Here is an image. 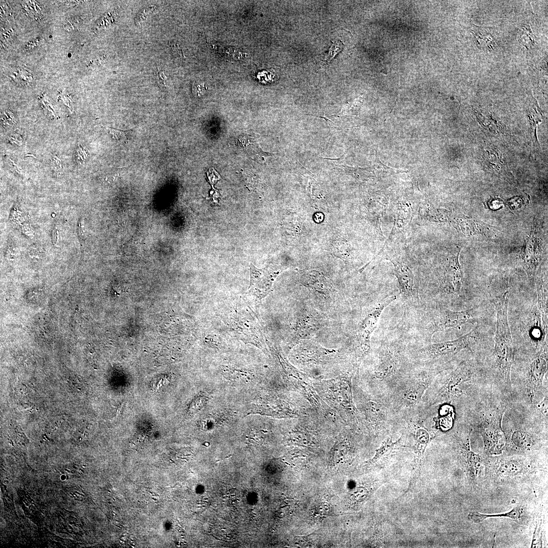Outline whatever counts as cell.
<instances>
[{
    "instance_id": "cell-28",
    "label": "cell",
    "mask_w": 548,
    "mask_h": 548,
    "mask_svg": "<svg viewBox=\"0 0 548 548\" xmlns=\"http://www.w3.org/2000/svg\"><path fill=\"white\" fill-rule=\"evenodd\" d=\"M151 10H152V9L148 10L147 9H145L140 12L137 17V18L139 20V21L140 22L144 20Z\"/></svg>"
},
{
    "instance_id": "cell-30",
    "label": "cell",
    "mask_w": 548,
    "mask_h": 548,
    "mask_svg": "<svg viewBox=\"0 0 548 548\" xmlns=\"http://www.w3.org/2000/svg\"><path fill=\"white\" fill-rule=\"evenodd\" d=\"M151 498H152V499L154 500L155 501H156V500H157V499H155V498H153V497H151Z\"/></svg>"
},
{
    "instance_id": "cell-8",
    "label": "cell",
    "mask_w": 548,
    "mask_h": 548,
    "mask_svg": "<svg viewBox=\"0 0 548 548\" xmlns=\"http://www.w3.org/2000/svg\"><path fill=\"white\" fill-rule=\"evenodd\" d=\"M478 313L476 308L454 311H442L435 320L433 333L450 328H457L466 324L473 325L478 322Z\"/></svg>"
},
{
    "instance_id": "cell-1",
    "label": "cell",
    "mask_w": 548,
    "mask_h": 548,
    "mask_svg": "<svg viewBox=\"0 0 548 548\" xmlns=\"http://www.w3.org/2000/svg\"><path fill=\"white\" fill-rule=\"evenodd\" d=\"M441 372L423 397L422 402L426 409L466 398L476 387L477 377L474 365L471 361H462L452 370L442 374Z\"/></svg>"
},
{
    "instance_id": "cell-16",
    "label": "cell",
    "mask_w": 548,
    "mask_h": 548,
    "mask_svg": "<svg viewBox=\"0 0 548 548\" xmlns=\"http://www.w3.org/2000/svg\"><path fill=\"white\" fill-rule=\"evenodd\" d=\"M532 437L527 432L515 429L505 438V446L513 451L530 450L534 444Z\"/></svg>"
},
{
    "instance_id": "cell-21",
    "label": "cell",
    "mask_w": 548,
    "mask_h": 548,
    "mask_svg": "<svg viewBox=\"0 0 548 548\" xmlns=\"http://www.w3.org/2000/svg\"><path fill=\"white\" fill-rule=\"evenodd\" d=\"M344 44L339 40H336L333 42L332 44L329 49L328 52L326 54L324 59L328 61H330L332 58L339 53L343 48Z\"/></svg>"
},
{
    "instance_id": "cell-29",
    "label": "cell",
    "mask_w": 548,
    "mask_h": 548,
    "mask_svg": "<svg viewBox=\"0 0 548 548\" xmlns=\"http://www.w3.org/2000/svg\"><path fill=\"white\" fill-rule=\"evenodd\" d=\"M58 233L57 230H55V229L53 230V242L55 244L58 243V240L57 239V238H56V237H58Z\"/></svg>"
},
{
    "instance_id": "cell-7",
    "label": "cell",
    "mask_w": 548,
    "mask_h": 548,
    "mask_svg": "<svg viewBox=\"0 0 548 548\" xmlns=\"http://www.w3.org/2000/svg\"><path fill=\"white\" fill-rule=\"evenodd\" d=\"M547 372V344H544L531 361L525 383L526 394L532 405L539 401V394Z\"/></svg>"
},
{
    "instance_id": "cell-9",
    "label": "cell",
    "mask_w": 548,
    "mask_h": 548,
    "mask_svg": "<svg viewBox=\"0 0 548 548\" xmlns=\"http://www.w3.org/2000/svg\"><path fill=\"white\" fill-rule=\"evenodd\" d=\"M393 264L397 279L400 294L404 300L412 303L419 300V294L415 287L414 275L407 265L396 260L388 259Z\"/></svg>"
},
{
    "instance_id": "cell-22",
    "label": "cell",
    "mask_w": 548,
    "mask_h": 548,
    "mask_svg": "<svg viewBox=\"0 0 548 548\" xmlns=\"http://www.w3.org/2000/svg\"><path fill=\"white\" fill-rule=\"evenodd\" d=\"M107 129L109 131V133L110 134L112 138L114 140L124 142L128 139V133L127 131L115 129L110 127H107Z\"/></svg>"
},
{
    "instance_id": "cell-17",
    "label": "cell",
    "mask_w": 548,
    "mask_h": 548,
    "mask_svg": "<svg viewBox=\"0 0 548 548\" xmlns=\"http://www.w3.org/2000/svg\"><path fill=\"white\" fill-rule=\"evenodd\" d=\"M412 210L407 203H399L394 215V225L390 235L394 233L403 231L412 220Z\"/></svg>"
},
{
    "instance_id": "cell-10",
    "label": "cell",
    "mask_w": 548,
    "mask_h": 548,
    "mask_svg": "<svg viewBox=\"0 0 548 548\" xmlns=\"http://www.w3.org/2000/svg\"><path fill=\"white\" fill-rule=\"evenodd\" d=\"M396 299V296L392 295L378 302L362 322L359 330V338L366 350L369 348L370 335L375 328L383 311Z\"/></svg>"
},
{
    "instance_id": "cell-18",
    "label": "cell",
    "mask_w": 548,
    "mask_h": 548,
    "mask_svg": "<svg viewBox=\"0 0 548 548\" xmlns=\"http://www.w3.org/2000/svg\"><path fill=\"white\" fill-rule=\"evenodd\" d=\"M419 214L424 220L432 222H446L450 220L451 212L444 209L436 208L426 204L421 207Z\"/></svg>"
},
{
    "instance_id": "cell-14",
    "label": "cell",
    "mask_w": 548,
    "mask_h": 548,
    "mask_svg": "<svg viewBox=\"0 0 548 548\" xmlns=\"http://www.w3.org/2000/svg\"><path fill=\"white\" fill-rule=\"evenodd\" d=\"M270 285V284L265 271L257 269L251 264L249 287L250 292L259 298L263 297L267 293Z\"/></svg>"
},
{
    "instance_id": "cell-2",
    "label": "cell",
    "mask_w": 548,
    "mask_h": 548,
    "mask_svg": "<svg viewBox=\"0 0 548 548\" xmlns=\"http://www.w3.org/2000/svg\"><path fill=\"white\" fill-rule=\"evenodd\" d=\"M509 292L495 297L492 301L496 313L493 357L497 379L505 389L511 387V370L514 361L512 339L508 321Z\"/></svg>"
},
{
    "instance_id": "cell-5",
    "label": "cell",
    "mask_w": 548,
    "mask_h": 548,
    "mask_svg": "<svg viewBox=\"0 0 548 548\" xmlns=\"http://www.w3.org/2000/svg\"><path fill=\"white\" fill-rule=\"evenodd\" d=\"M475 341V333L473 329L453 340L427 345L416 352V357L423 362H435L452 357L463 350L472 351Z\"/></svg>"
},
{
    "instance_id": "cell-15",
    "label": "cell",
    "mask_w": 548,
    "mask_h": 548,
    "mask_svg": "<svg viewBox=\"0 0 548 548\" xmlns=\"http://www.w3.org/2000/svg\"><path fill=\"white\" fill-rule=\"evenodd\" d=\"M495 465L496 473L500 476H514L524 473L525 464L518 459H498Z\"/></svg>"
},
{
    "instance_id": "cell-4",
    "label": "cell",
    "mask_w": 548,
    "mask_h": 548,
    "mask_svg": "<svg viewBox=\"0 0 548 548\" xmlns=\"http://www.w3.org/2000/svg\"><path fill=\"white\" fill-rule=\"evenodd\" d=\"M474 426L483 437L485 451L490 455L501 453L505 446V434L502 430V420L505 407L501 403L484 401Z\"/></svg>"
},
{
    "instance_id": "cell-13",
    "label": "cell",
    "mask_w": 548,
    "mask_h": 548,
    "mask_svg": "<svg viewBox=\"0 0 548 548\" xmlns=\"http://www.w3.org/2000/svg\"><path fill=\"white\" fill-rule=\"evenodd\" d=\"M537 239L533 234L528 238L522 257L523 266L530 277L535 274L540 262Z\"/></svg>"
},
{
    "instance_id": "cell-3",
    "label": "cell",
    "mask_w": 548,
    "mask_h": 548,
    "mask_svg": "<svg viewBox=\"0 0 548 548\" xmlns=\"http://www.w3.org/2000/svg\"><path fill=\"white\" fill-rule=\"evenodd\" d=\"M442 371L425 370L406 373L385 395L399 415L416 410L429 387Z\"/></svg>"
},
{
    "instance_id": "cell-23",
    "label": "cell",
    "mask_w": 548,
    "mask_h": 548,
    "mask_svg": "<svg viewBox=\"0 0 548 548\" xmlns=\"http://www.w3.org/2000/svg\"><path fill=\"white\" fill-rule=\"evenodd\" d=\"M43 252V250L42 248L38 246H33L30 247L28 253L32 258H39Z\"/></svg>"
},
{
    "instance_id": "cell-19",
    "label": "cell",
    "mask_w": 548,
    "mask_h": 548,
    "mask_svg": "<svg viewBox=\"0 0 548 548\" xmlns=\"http://www.w3.org/2000/svg\"><path fill=\"white\" fill-rule=\"evenodd\" d=\"M523 515L522 509L516 506L510 511L496 515H485L477 511H471L468 514L469 519L476 524H480L487 518L492 517H508L515 521L520 519Z\"/></svg>"
},
{
    "instance_id": "cell-12",
    "label": "cell",
    "mask_w": 548,
    "mask_h": 548,
    "mask_svg": "<svg viewBox=\"0 0 548 548\" xmlns=\"http://www.w3.org/2000/svg\"><path fill=\"white\" fill-rule=\"evenodd\" d=\"M454 226L463 234L468 235H482L493 237L495 231L489 225L478 220L469 219L464 216H457L451 220Z\"/></svg>"
},
{
    "instance_id": "cell-20",
    "label": "cell",
    "mask_w": 548,
    "mask_h": 548,
    "mask_svg": "<svg viewBox=\"0 0 548 548\" xmlns=\"http://www.w3.org/2000/svg\"><path fill=\"white\" fill-rule=\"evenodd\" d=\"M401 437H400L397 441L392 442V438L388 437L386 438L382 443L381 447L376 450V454L374 457L371 460V462H374L379 458H380L383 455H384L387 452L392 449L395 445L398 443L400 440Z\"/></svg>"
},
{
    "instance_id": "cell-25",
    "label": "cell",
    "mask_w": 548,
    "mask_h": 548,
    "mask_svg": "<svg viewBox=\"0 0 548 548\" xmlns=\"http://www.w3.org/2000/svg\"><path fill=\"white\" fill-rule=\"evenodd\" d=\"M9 141L11 144H14L19 146L23 144L22 138L18 134H14L10 135L9 137Z\"/></svg>"
},
{
    "instance_id": "cell-24",
    "label": "cell",
    "mask_w": 548,
    "mask_h": 548,
    "mask_svg": "<svg viewBox=\"0 0 548 548\" xmlns=\"http://www.w3.org/2000/svg\"><path fill=\"white\" fill-rule=\"evenodd\" d=\"M169 44L171 47L173 53L174 55H177L180 57L183 56L184 54L183 51L182 49L180 48L178 44L174 42H169Z\"/></svg>"
},
{
    "instance_id": "cell-11",
    "label": "cell",
    "mask_w": 548,
    "mask_h": 548,
    "mask_svg": "<svg viewBox=\"0 0 548 548\" xmlns=\"http://www.w3.org/2000/svg\"><path fill=\"white\" fill-rule=\"evenodd\" d=\"M460 250L448 258L443 273V287L450 294L459 293L462 286L463 271L459 261Z\"/></svg>"
},
{
    "instance_id": "cell-6",
    "label": "cell",
    "mask_w": 548,
    "mask_h": 548,
    "mask_svg": "<svg viewBox=\"0 0 548 548\" xmlns=\"http://www.w3.org/2000/svg\"><path fill=\"white\" fill-rule=\"evenodd\" d=\"M401 356L396 350L389 346L383 347L379 353L373 377L389 391L407 373L401 369Z\"/></svg>"
},
{
    "instance_id": "cell-27",
    "label": "cell",
    "mask_w": 548,
    "mask_h": 548,
    "mask_svg": "<svg viewBox=\"0 0 548 548\" xmlns=\"http://www.w3.org/2000/svg\"><path fill=\"white\" fill-rule=\"evenodd\" d=\"M193 87V92L198 96L203 94L206 91V88L201 84H196Z\"/></svg>"
},
{
    "instance_id": "cell-26",
    "label": "cell",
    "mask_w": 548,
    "mask_h": 548,
    "mask_svg": "<svg viewBox=\"0 0 548 548\" xmlns=\"http://www.w3.org/2000/svg\"><path fill=\"white\" fill-rule=\"evenodd\" d=\"M158 81L161 86H165L166 77L163 71H158L157 73Z\"/></svg>"
}]
</instances>
